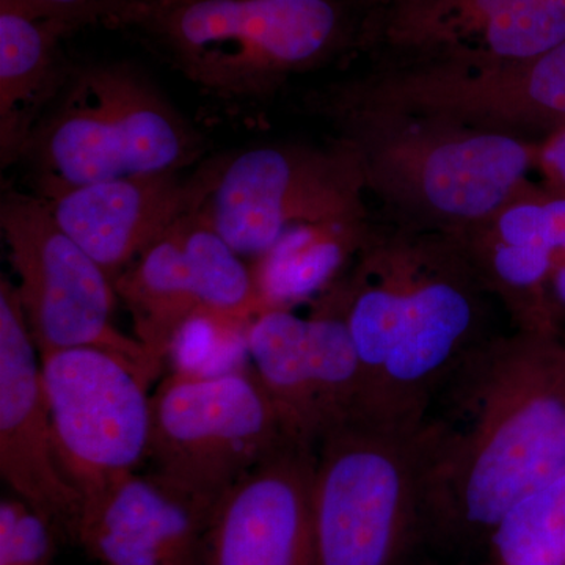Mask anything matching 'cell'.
Returning a JSON list of instances; mask_svg holds the SVG:
<instances>
[{
	"label": "cell",
	"instance_id": "1",
	"mask_svg": "<svg viewBox=\"0 0 565 565\" xmlns=\"http://www.w3.org/2000/svg\"><path fill=\"white\" fill-rule=\"evenodd\" d=\"M422 539L489 545L516 503L565 473V352L511 330L475 352L426 412Z\"/></svg>",
	"mask_w": 565,
	"mask_h": 565
},
{
	"label": "cell",
	"instance_id": "2",
	"mask_svg": "<svg viewBox=\"0 0 565 565\" xmlns=\"http://www.w3.org/2000/svg\"><path fill=\"white\" fill-rule=\"evenodd\" d=\"M329 291L362 367L360 415L424 418L446 381L504 333L494 329L497 300L462 244L399 222L373 223Z\"/></svg>",
	"mask_w": 565,
	"mask_h": 565
},
{
	"label": "cell",
	"instance_id": "3",
	"mask_svg": "<svg viewBox=\"0 0 565 565\" xmlns=\"http://www.w3.org/2000/svg\"><path fill=\"white\" fill-rule=\"evenodd\" d=\"M382 0H141L120 31L217 102L273 98L299 74L370 47Z\"/></svg>",
	"mask_w": 565,
	"mask_h": 565
},
{
	"label": "cell",
	"instance_id": "4",
	"mask_svg": "<svg viewBox=\"0 0 565 565\" xmlns=\"http://www.w3.org/2000/svg\"><path fill=\"white\" fill-rule=\"evenodd\" d=\"M359 152L367 191L396 222L445 234L484 225L526 192L539 147L445 118L308 99Z\"/></svg>",
	"mask_w": 565,
	"mask_h": 565
},
{
	"label": "cell",
	"instance_id": "5",
	"mask_svg": "<svg viewBox=\"0 0 565 565\" xmlns=\"http://www.w3.org/2000/svg\"><path fill=\"white\" fill-rule=\"evenodd\" d=\"M203 132L137 63L76 62L20 158L33 193L148 173H184Z\"/></svg>",
	"mask_w": 565,
	"mask_h": 565
},
{
	"label": "cell",
	"instance_id": "6",
	"mask_svg": "<svg viewBox=\"0 0 565 565\" xmlns=\"http://www.w3.org/2000/svg\"><path fill=\"white\" fill-rule=\"evenodd\" d=\"M424 418L356 415L316 445V565H397L422 539Z\"/></svg>",
	"mask_w": 565,
	"mask_h": 565
},
{
	"label": "cell",
	"instance_id": "7",
	"mask_svg": "<svg viewBox=\"0 0 565 565\" xmlns=\"http://www.w3.org/2000/svg\"><path fill=\"white\" fill-rule=\"evenodd\" d=\"M289 440L299 438L250 366L181 367L151 393L148 476L204 515Z\"/></svg>",
	"mask_w": 565,
	"mask_h": 565
},
{
	"label": "cell",
	"instance_id": "8",
	"mask_svg": "<svg viewBox=\"0 0 565 565\" xmlns=\"http://www.w3.org/2000/svg\"><path fill=\"white\" fill-rule=\"evenodd\" d=\"M192 180L191 211L248 259L294 226L370 217L362 161L340 137L323 148L259 145L217 154Z\"/></svg>",
	"mask_w": 565,
	"mask_h": 565
},
{
	"label": "cell",
	"instance_id": "9",
	"mask_svg": "<svg viewBox=\"0 0 565 565\" xmlns=\"http://www.w3.org/2000/svg\"><path fill=\"white\" fill-rule=\"evenodd\" d=\"M0 230L18 275L17 292L40 356L95 348L139 367L150 381L161 367L115 326L117 289L106 270L63 232L36 193L6 189Z\"/></svg>",
	"mask_w": 565,
	"mask_h": 565
},
{
	"label": "cell",
	"instance_id": "10",
	"mask_svg": "<svg viewBox=\"0 0 565 565\" xmlns=\"http://www.w3.org/2000/svg\"><path fill=\"white\" fill-rule=\"evenodd\" d=\"M40 362L58 463L85 508L147 462L151 381L102 349H63Z\"/></svg>",
	"mask_w": 565,
	"mask_h": 565
},
{
	"label": "cell",
	"instance_id": "11",
	"mask_svg": "<svg viewBox=\"0 0 565 565\" xmlns=\"http://www.w3.org/2000/svg\"><path fill=\"white\" fill-rule=\"evenodd\" d=\"M565 41V0H382L370 50L390 66L494 68Z\"/></svg>",
	"mask_w": 565,
	"mask_h": 565
},
{
	"label": "cell",
	"instance_id": "12",
	"mask_svg": "<svg viewBox=\"0 0 565 565\" xmlns=\"http://www.w3.org/2000/svg\"><path fill=\"white\" fill-rule=\"evenodd\" d=\"M250 367L294 437L318 445L338 424L362 414L359 355L333 294L308 316L267 310L244 332Z\"/></svg>",
	"mask_w": 565,
	"mask_h": 565
},
{
	"label": "cell",
	"instance_id": "13",
	"mask_svg": "<svg viewBox=\"0 0 565 565\" xmlns=\"http://www.w3.org/2000/svg\"><path fill=\"white\" fill-rule=\"evenodd\" d=\"M0 475L62 544H76L84 501L58 463L39 351L17 285L6 275L0 277Z\"/></svg>",
	"mask_w": 565,
	"mask_h": 565
},
{
	"label": "cell",
	"instance_id": "14",
	"mask_svg": "<svg viewBox=\"0 0 565 565\" xmlns=\"http://www.w3.org/2000/svg\"><path fill=\"white\" fill-rule=\"evenodd\" d=\"M316 446L289 440L207 515L200 565H316Z\"/></svg>",
	"mask_w": 565,
	"mask_h": 565
},
{
	"label": "cell",
	"instance_id": "15",
	"mask_svg": "<svg viewBox=\"0 0 565 565\" xmlns=\"http://www.w3.org/2000/svg\"><path fill=\"white\" fill-rule=\"evenodd\" d=\"M384 96L393 109L470 128L519 137L552 125L559 131L565 128V41L519 65L399 70L386 81Z\"/></svg>",
	"mask_w": 565,
	"mask_h": 565
},
{
	"label": "cell",
	"instance_id": "16",
	"mask_svg": "<svg viewBox=\"0 0 565 565\" xmlns=\"http://www.w3.org/2000/svg\"><path fill=\"white\" fill-rule=\"evenodd\" d=\"M36 195L63 232L115 282L191 210L195 185L191 174L148 173L47 189Z\"/></svg>",
	"mask_w": 565,
	"mask_h": 565
},
{
	"label": "cell",
	"instance_id": "17",
	"mask_svg": "<svg viewBox=\"0 0 565 565\" xmlns=\"http://www.w3.org/2000/svg\"><path fill=\"white\" fill-rule=\"evenodd\" d=\"M207 515L134 475L82 511L76 545L102 565H200Z\"/></svg>",
	"mask_w": 565,
	"mask_h": 565
},
{
	"label": "cell",
	"instance_id": "18",
	"mask_svg": "<svg viewBox=\"0 0 565 565\" xmlns=\"http://www.w3.org/2000/svg\"><path fill=\"white\" fill-rule=\"evenodd\" d=\"M65 25L40 20L0 2V162H20L44 111L57 98L73 61Z\"/></svg>",
	"mask_w": 565,
	"mask_h": 565
},
{
	"label": "cell",
	"instance_id": "19",
	"mask_svg": "<svg viewBox=\"0 0 565 565\" xmlns=\"http://www.w3.org/2000/svg\"><path fill=\"white\" fill-rule=\"evenodd\" d=\"M370 217L303 223L252 259L264 311L316 300L343 277L370 233Z\"/></svg>",
	"mask_w": 565,
	"mask_h": 565
},
{
	"label": "cell",
	"instance_id": "20",
	"mask_svg": "<svg viewBox=\"0 0 565 565\" xmlns=\"http://www.w3.org/2000/svg\"><path fill=\"white\" fill-rule=\"evenodd\" d=\"M115 289L131 313L134 338L162 367L189 323L200 318L177 223L115 280Z\"/></svg>",
	"mask_w": 565,
	"mask_h": 565
},
{
	"label": "cell",
	"instance_id": "21",
	"mask_svg": "<svg viewBox=\"0 0 565 565\" xmlns=\"http://www.w3.org/2000/svg\"><path fill=\"white\" fill-rule=\"evenodd\" d=\"M177 232L199 299L200 318L228 332H245L264 311L252 263L191 210L177 222Z\"/></svg>",
	"mask_w": 565,
	"mask_h": 565
},
{
	"label": "cell",
	"instance_id": "22",
	"mask_svg": "<svg viewBox=\"0 0 565 565\" xmlns=\"http://www.w3.org/2000/svg\"><path fill=\"white\" fill-rule=\"evenodd\" d=\"M487 546L498 565H565V473L516 503Z\"/></svg>",
	"mask_w": 565,
	"mask_h": 565
},
{
	"label": "cell",
	"instance_id": "23",
	"mask_svg": "<svg viewBox=\"0 0 565 565\" xmlns=\"http://www.w3.org/2000/svg\"><path fill=\"white\" fill-rule=\"evenodd\" d=\"M471 232L501 243L530 247L565 258V195L542 199L527 189L493 218ZM468 233V232H467Z\"/></svg>",
	"mask_w": 565,
	"mask_h": 565
},
{
	"label": "cell",
	"instance_id": "24",
	"mask_svg": "<svg viewBox=\"0 0 565 565\" xmlns=\"http://www.w3.org/2000/svg\"><path fill=\"white\" fill-rule=\"evenodd\" d=\"M62 544L54 527L20 498L0 503V565H52Z\"/></svg>",
	"mask_w": 565,
	"mask_h": 565
},
{
	"label": "cell",
	"instance_id": "25",
	"mask_svg": "<svg viewBox=\"0 0 565 565\" xmlns=\"http://www.w3.org/2000/svg\"><path fill=\"white\" fill-rule=\"evenodd\" d=\"M33 18L57 22L71 33L90 25H109L141 0H0Z\"/></svg>",
	"mask_w": 565,
	"mask_h": 565
},
{
	"label": "cell",
	"instance_id": "26",
	"mask_svg": "<svg viewBox=\"0 0 565 565\" xmlns=\"http://www.w3.org/2000/svg\"><path fill=\"white\" fill-rule=\"evenodd\" d=\"M535 166L545 174L556 195H565V128L553 132L539 147Z\"/></svg>",
	"mask_w": 565,
	"mask_h": 565
},
{
	"label": "cell",
	"instance_id": "27",
	"mask_svg": "<svg viewBox=\"0 0 565 565\" xmlns=\"http://www.w3.org/2000/svg\"><path fill=\"white\" fill-rule=\"evenodd\" d=\"M546 297H548L550 313L553 305L565 308V258L556 259L546 282Z\"/></svg>",
	"mask_w": 565,
	"mask_h": 565
},
{
	"label": "cell",
	"instance_id": "28",
	"mask_svg": "<svg viewBox=\"0 0 565 565\" xmlns=\"http://www.w3.org/2000/svg\"><path fill=\"white\" fill-rule=\"evenodd\" d=\"M429 565H440V564H429ZM452 565H498V564H452Z\"/></svg>",
	"mask_w": 565,
	"mask_h": 565
}]
</instances>
